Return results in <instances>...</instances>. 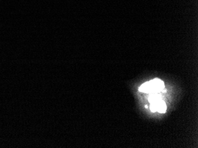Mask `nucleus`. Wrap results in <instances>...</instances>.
<instances>
[{"label": "nucleus", "mask_w": 198, "mask_h": 148, "mask_svg": "<svg viewBox=\"0 0 198 148\" xmlns=\"http://www.w3.org/2000/svg\"><path fill=\"white\" fill-rule=\"evenodd\" d=\"M164 88V82L158 79H155L145 82L139 88V91L144 93H154L161 92Z\"/></svg>", "instance_id": "f257e3e1"}, {"label": "nucleus", "mask_w": 198, "mask_h": 148, "mask_svg": "<svg viewBox=\"0 0 198 148\" xmlns=\"http://www.w3.org/2000/svg\"><path fill=\"white\" fill-rule=\"evenodd\" d=\"M157 104V111L160 113H164L167 109V106L164 101L162 100L156 102Z\"/></svg>", "instance_id": "f03ea898"}, {"label": "nucleus", "mask_w": 198, "mask_h": 148, "mask_svg": "<svg viewBox=\"0 0 198 148\" xmlns=\"http://www.w3.org/2000/svg\"><path fill=\"white\" fill-rule=\"evenodd\" d=\"M161 100V96L158 94V93H150V96L148 97V101L149 102L153 103L158 102Z\"/></svg>", "instance_id": "7ed1b4c3"}, {"label": "nucleus", "mask_w": 198, "mask_h": 148, "mask_svg": "<svg viewBox=\"0 0 198 148\" xmlns=\"http://www.w3.org/2000/svg\"><path fill=\"white\" fill-rule=\"evenodd\" d=\"M145 108H148V106H147V105H146V106H145Z\"/></svg>", "instance_id": "20e7f679"}]
</instances>
